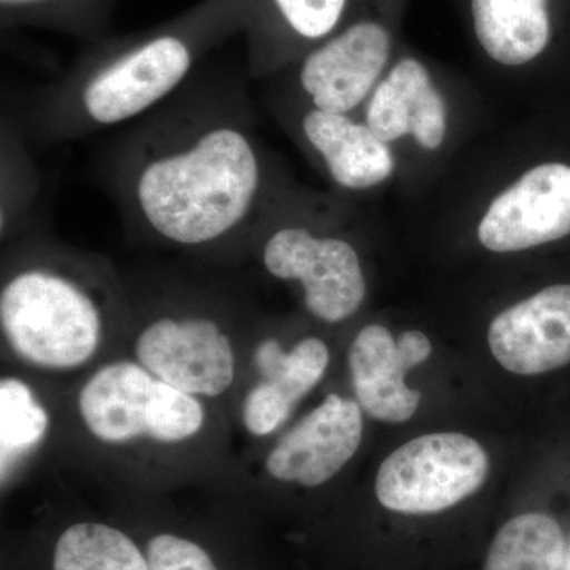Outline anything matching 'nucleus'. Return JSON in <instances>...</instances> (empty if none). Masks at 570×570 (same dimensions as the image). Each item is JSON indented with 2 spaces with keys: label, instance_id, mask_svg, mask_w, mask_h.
Segmentation results:
<instances>
[{
  "label": "nucleus",
  "instance_id": "nucleus-18",
  "mask_svg": "<svg viewBox=\"0 0 570 570\" xmlns=\"http://www.w3.org/2000/svg\"><path fill=\"white\" fill-rule=\"evenodd\" d=\"M118 0H0L6 29L37 28L66 33L86 45L108 37Z\"/></svg>",
  "mask_w": 570,
  "mask_h": 570
},
{
  "label": "nucleus",
  "instance_id": "nucleus-3",
  "mask_svg": "<svg viewBox=\"0 0 570 570\" xmlns=\"http://www.w3.org/2000/svg\"><path fill=\"white\" fill-rule=\"evenodd\" d=\"M102 279L97 266L45 247L18 258L0 292V325L14 354L50 370L88 362L104 336Z\"/></svg>",
  "mask_w": 570,
  "mask_h": 570
},
{
  "label": "nucleus",
  "instance_id": "nucleus-22",
  "mask_svg": "<svg viewBox=\"0 0 570 570\" xmlns=\"http://www.w3.org/2000/svg\"><path fill=\"white\" fill-rule=\"evenodd\" d=\"M29 142L13 119L2 127V232L31 216L39 193Z\"/></svg>",
  "mask_w": 570,
  "mask_h": 570
},
{
  "label": "nucleus",
  "instance_id": "nucleus-20",
  "mask_svg": "<svg viewBox=\"0 0 570 570\" xmlns=\"http://www.w3.org/2000/svg\"><path fill=\"white\" fill-rule=\"evenodd\" d=\"M51 570H149V562L146 551L126 532L81 521L56 540Z\"/></svg>",
  "mask_w": 570,
  "mask_h": 570
},
{
  "label": "nucleus",
  "instance_id": "nucleus-7",
  "mask_svg": "<svg viewBox=\"0 0 570 570\" xmlns=\"http://www.w3.org/2000/svg\"><path fill=\"white\" fill-rule=\"evenodd\" d=\"M142 367L165 384L193 396H219L235 379L227 330L212 313H160L135 341Z\"/></svg>",
  "mask_w": 570,
  "mask_h": 570
},
{
  "label": "nucleus",
  "instance_id": "nucleus-11",
  "mask_svg": "<svg viewBox=\"0 0 570 570\" xmlns=\"http://www.w3.org/2000/svg\"><path fill=\"white\" fill-rule=\"evenodd\" d=\"M362 436L358 404L332 393L281 439L266 459V471L307 489L324 485L355 455Z\"/></svg>",
  "mask_w": 570,
  "mask_h": 570
},
{
  "label": "nucleus",
  "instance_id": "nucleus-9",
  "mask_svg": "<svg viewBox=\"0 0 570 570\" xmlns=\"http://www.w3.org/2000/svg\"><path fill=\"white\" fill-rule=\"evenodd\" d=\"M389 56L385 28L373 21L356 22L307 52L299 66V89L311 107L348 115L376 85Z\"/></svg>",
  "mask_w": 570,
  "mask_h": 570
},
{
  "label": "nucleus",
  "instance_id": "nucleus-1",
  "mask_svg": "<svg viewBox=\"0 0 570 570\" xmlns=\"http://www.w3.org/2000/svg\"><path fill=\"white\" fill-rule=\"evenodd\" d=\"M247 80L205 62L112 141L104 178L129 230L187 250L254 238L275 189Z\"/></svg>",
  "mask_w": 570,
  "mask_h": 570
},
{
  "label": "nucleus",
  "instance_id": "nucleus-19",
  "mask_svg": "<svg viewBox=\"0 0 570 570\" xmlns=\"http://www.w3.org/2000/svg\"><path fill=\"white\" fill-rule=\"evenodd\" d=\"M564 554V534L553 517L521 513L494 535L483 570H561Z\"/></svg>",
  "mask_w": 570,
  "mask_h": 570
},
{
  "label": "nucleus",
  "instance_id": "nucleus-10",
  "mask_svg": "<svg viewBox=\"0 0 570 570\" xmlns=\"http://www.w3.org/2000/svg\"><path fill=\"white\" fill-rule=\"evenodd\" d=\"M430 340L409 330L395 341L382 325L360 330L348 351L356 400L367 415L387 423L407 422L417 412L422 395L404 384L409 370L430 358Z\"/></svg>",
  "mask_w": 570,
  "mask_h": 570
},
{
  "label": "nucleus",
  "instance_id": "nucleus-17",
  "mask_svg": "<svg viewBox=\"0 0 570 570\" xmlns=\"http://www.w3.org/2000/svg\"><path fill=\"white\" fill-rule=\"evenodd\" d=\"M472 14L483 50L504 66L530 62L549 43L546 0H472Z\"/></svg>",
  "mask_w": 570,
  "mask_h": 570
},
{
  "label": "nucleus",
  "instance_id": "nucleus-14",
  "mask_svg": "<svg viewBox=\"0 0 570 570\" xmlns=\"http://www.w3.org/2000/svg\"><path fill=\"white\" fill-rule=\"evenodd\" d=\"M245 31L246 71L262 78L276 70L292 43L328 39L347 9V0H249Z\"/></svg>",
  "mask_w": 570,
  "mask_h": 570
},
{
  "label": "nucleus",
  "instance_id": "nucleus-16",
  "mask_svg": "<svg viewBox=\"0 0 570 570\" xmlns=\"http://www.w3.org/2000/svg\"><path fill=\"white\" fill-rule=\"evenodd\" d=\"M366 124L385 142L411 134L423 148L442 145L448 130L445 105L422 63L415 59L397 63L367 105Z\"/></svg>",
  "mask_w": 570,
  "mask_h": 570
},
{
  "label": "nucleus",
  "instance_id": "nucleus-21",
  "mask_svg": "<svg viewBox=\"0 0 570 570\" xmlns=\"http://www.w3.org/2000/svg\"><path fill=\"white\" fill-rule=\"evenodd\" d=\"M48 430V414L31 389L18 379L0 382V450L2 472L11 460L39 444Z\"/></svg>",
  "mask_w": 570,
  "mask_h": 570
},
{
  "label": "nucleus",
  "instance_id": "nucleus-6",
  "mask_svg": "<svg viewBox=\"0 0 570 570\" xmlns=\"http://www.w3.org/2000/svg\"><path fill=\"white\" fill-rule=\"evenodd\" d=\"M485 449L461 433L425 434L384 460L376 497L385 509L404 515H433L472 497L489 475Z\"/></svg>",
  "mask_w": 570,
  "mask_h": 570
},
{
  "label": "nucleus",
  "instance_id": "nucleus-23",
  "mask_svg": "<svg viewBox=\"0 0 570 570\" xmlns=\"http://www.w3.org/2000/svg\"><path fill=\"white\" fill-rule=\"evenodd\" d=\"M149 570H220L200 543L174 532H160L146 543Z\"/></svg>",
  "mask_w": 570,
  "mask_h": 570
},
{
  "label": "nucleus",
  "instance_id": "nucleus-5",
  "mask_svg": "<svg viewBox=\"0 0 570 570\" xmlns=\"http://www.w3.org/2000/svg\"><path fill=\"white\" fill-rule=\"evenodd\" d=\"M257 238L262 265L269 275L298 281L306 309L326 324L354 316L366 295L355 247L337 236L316 235L309 225L277 224L264 214Z\"/></svg>",
  "mask_w": 570,
  "mask_h": 570
},
{
  "label": "nucleus",
  "instance_id": "nucleus-24",
  "mask_svg": "<svg viewBox=\"0 0 570 570\" xmlns=\"http://www.w3.org/2000/svg\"><path fill=\"white\" fill-rule=\"evenodd\" d=\"M568 570H570V561H569Z\"/></svg>",
  "mask_w": 570,
  "mask_h": 570
},
{
  "label": "nucleus",
  "instance_id": "nucleus-8",
  "mask_svg": "<svg viewBox=\"0 0 570 570\" xmlns=\"http://www.w3.org/2000/svg\"><path fill=\"white\" fill-rule=\"evenodd\" d=\"M570 235V167L532 168L491 204L479 239L493 253H515Z\"/></svg>",
  "mask_w": 570,
  "mask_h": 570
},
{
  "label": "nucleus",
  "instance_id": "nucleus-13",
  "mask_svg": "<svg viewBox=\"0 0 570 570\" xmlns=\"http://www.w3.org/2000/svg\"><path fill=\"white\" fill-rule=\"evenodd\" d=\"M254 354L262 382L247 393L243 422L254 436H268L322 381L330 351L318 337H305L288 352H284L275 337H266Z\"/></svg>",
  "mask_w": 570,
  "mask_h": 570
},
{
  "label": "nucleus",
  "instance_id": "nucleus-4",
  "mask_svg": "<svg viewBox=\"0 0 570 570\" xmlns=\"http://www.w3.org/2000/svg\"><path fill=\"white\" fill-rule=\"evenodd\" d=\"M78 409L92 436L110 444L137 438L186 441L205 422L204 407L195 396L130 362L111 363L97 371L81 389Z\"/></svg>",
  "mask_w": 570,
  "mask_h": 570
},
{
  "label": "nucleus",
  "instance_id": "nucleus-2",
  "mask_svg": "<svg viewBox=\"0 0 570 570\" xmlns=\"http://www.w3.org/2000/svg\"><path fill=\"white\" fill-rule=\"evenodd\" d=\"M249 0H200L153 28L105 37L33 89L17 121L29 145L80 140L138 121L167 102L209 55L245 33Z\"/></svg>",
  "mask_w": 570,
  "mask_h": 570
},
{
  "label": "nucleus",
  "instance_id": "nucleus-15",
  "mask_svg": "<svg viewBox=\"0 0 570 570\" xmlns=\"http://www.w3.org/2000/svg\"><path fill=\"white\" fill-rule=\"evenodd\" d=\"M299 134L318 154L333 181L346 189H367L385 181L393 171V157L367 124L344 112L309 107L298 122Z\"/></svg>",
  "mask_w": 570,
  "mask_h": 570
},
{
  "label": "nucleus",
  "instance_id": "nucleus-12",
  "mask_svg": "<svg viewBox=\"0 0 570 570\" xmlns=\"http://www.w3.org/2000/svg\"><path fill=\"white\" fill-rule=\"evenodd\" d=\"M489 344L499 365L538 376L570 363V285H551L491 322Z\"/></svg>",
  "mask_w": 570,
  "mask_h": 570
}]
</instances>
